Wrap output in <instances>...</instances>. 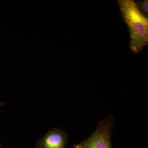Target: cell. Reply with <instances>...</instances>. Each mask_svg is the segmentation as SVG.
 Listing matches in <instances>:
<instances>
[{
    "label": "cell",
    "mask_w": 148,
    "mask_h": 148,
    "mask_svg": "<svg viewBox=\"0 0 148 148\" xmlns=\"http://www.w3.org/2000/svg\"><path fill=\"white\" fill-rule=\"evenodd\" d=\"M4 103L3 102H2V101H0V106L1 107H3L4 106Z\"/></svg>",
    "instance_id": "5"
},
{
    "label": "cell",
    "mask_w": 148,
    "mask_h": 148,
    "mask_svg": "<svg viewBox=\"0 0 148 148\" xmlns=\"http://www.w3.org/2000/svg\"><path fill=\"white\" fill-rule=\"evenodd\" d=\"M0 148H1V147H0Z\"/></svg>",
    "instance_id": "6"
},
{
    "label": "cell",
    "mask_w": 148,
    "mask_h": 148,
    "mask_svg": "<svg viewBox=\"0 0 148 148\" xmlns=\"http://www.w3.org/2000/svg\"><path fill=\"white\" fill-rule=\"evenodd\" d=\"M122 16L129 29L130 49L139 53L148 44V19L133 0L117 1Z\"/></svg>",
    "instance_id": "1"
},
{
    "label": "cell",
    "mask_w": 148,
    "mask_h": 148,
    "mask_svg": "<svg viewBox=\"0 0 148 148\" xmlns=\"http://www.w3.org/2000/svg\"><path fill=\"white\" fill-rule=\"evenodd\" d=\"M138 8H140L141 12L145 16H148V1L147 0L140 1L138 2Z\"/></svg>",
    "instance_id": "4"
},
{
    "label": "cell",
    "mask_w": 148,
    "mask_h": 148,
    "mask_svg": "<svg viewBox=\"0 0 148 148\" xmlns=\"http://www.w3.org/2000/svg\"><path fill=\"white\" fill-rule=\"evenodd\" d=\"M114 118L107 117L100 121L94 132L74 148H112L111 136Z\"/></svg>",
    "instance_id": "2"
},
{
    "label": "cell",
    "mask_w": 148,
    "mask_h": 148,
    "mask_svg": "<svg viewBox=\"0 0 148 148\" xmlns=\"http://www.w3.org/2000/svg\"><path fill=\"white\" fill-rule=\"evenodd\" d=\"M68 140L65 131L55 127L49 130L37 141L36 148H65Z\"/></svg>",
    "instance_id": "3"
}]
</instances>
